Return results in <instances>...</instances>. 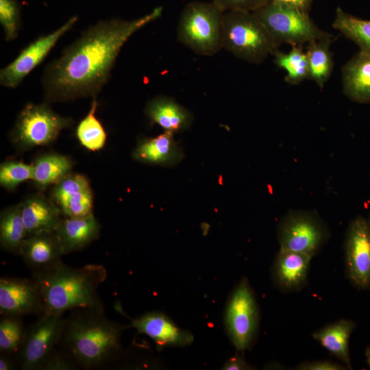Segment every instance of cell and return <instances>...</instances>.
<instances>
[{"label":"cell","instance_id":"cell-19","mask_svg":"<svg viewBox=\"0 0 370 370\" xmlns=\"http://www.w3.org/2000/svg\"><path fill=\"white\" fill-rule=\"evenodd\" d=\"M173 134L164 131L156 137L140 140L134 150V158L143 163L164 166L177 164L184 153Z\"/></svg>","mask_w":370,"mask_h":370},{"label":"cell","instance_id":"cell-35","mask_svg":"<svg viewBox=\"0 0 370 370\" xmlns=\"http://www.w3.org/2000/svg\"><path fill=\"white\" fill-rule=\"evenodd\" d=\"M345 369V366L330 360L307 361L296 367V369L299 370H343Z\"/></svg>","mask_w":370,"mask_h":370},{"label":"cell","instance_id":"cell-32","mask_svg":"<svg viewBox=\"0 0 370 370\" xmlns=\"http://www.w3.org/2000/svg\"><path fill=\"white\" fill-rule=\"evenodd\" d=\"M20 15V8L16 0H0V23L6 41H12L17 37Z\"/></svg>","mask_w":370,"mask_h":370},{"label":"cell","instance_id":"cell-38","mask_svg":"<svg viewBox=\"0 0 370 370\" xmlns=\"http://www.w3.org/2000/svg\"><path fill=\"white\" fill-rule=\"evenodd\" d=\"M18 369L16 356L0 353V370Z\"/></svg>","mask_w":370,"mask_h":370},{"label":"cell","instance_id":"cell-37","mask_svg":"<svg viewBox=\"0 0 370 370\" xmlns=\"http://www.w3.org/2000/svg\"><path fill=\"white\" fill-rule=\"evenodd\" d=\"M276 3L291 6L308 13L313 0H272Z\"/></svg>","mask_w":370,"mask_h":370},{"label":"cell","instance_id":"cell-20","mask_svg":"<svg viewBox=\"0 0 370 370\" xmlns=\"http://www.w3.org/2000/svg\"><path fill=\"white\" fill-rule=\"evenodd\" d=\"M145 112L151 122L173 134L188 129L193 121V114L186 108L164 95L149 101Z\"/></svg>","mask_w":370,"mask_h":370},{"label":"cell","instance_id":"cell-25","mask_svg":"<svg viewBox=\"0 0 370 370\" xmlns=\"http://www.w3.org/2000/svg\"><path fill=\"white\" fill-rule=\"evenodd\" d=\"M32 180L40 188L57 184L69 175L71 160L59 154H47L38 157L32 164Z\"/></svg>","mask_w":370,"mask_h":370},{"label":"cell","instance_id":"cell-22","mask_svg":"<svg viewBox=\"0 0 370 370\" xmlns=\"http://www.w3.org/2000/svg\"><path fill=\"white\" fill-rule=\"evenodd\" d=\"M20 205L27 236L53 232L62 219L58 207L42 196L29 197Z\"/></svg>","mask_w":370,"mask_h":370},{"label":"cell","instance_id":"cell-31","mask_svg":"<svg viewBox=\"0 0 370 370\" xmlns=\"http://www.w3.org/2000/svg\"><path fill=\"white\" fill-rule=\"evenodd\" d=\"M33 166L21 162L9 161L0 166V184L7 189H13L20 183L32 180Z\"/></svg>","mask_w":370,"mask_h":370},{"label":"cell","instance_id":"cell-34","mask_svg":"<svg viewBox=\"0 0 370 370\" xmlns=\"http://www.w3.org/2000/svg\"><path fill=\"white\" fill-rule=\"evenodd\" d=\"M75 365L58 347L50 356L42 370H76Z\"/></svg>","mask_w":370,"mask_h":370},{"label":"cell","instance_id":"cell-5","mask_svg":"<svg viewBox=\"0 0 370 370\" xmlns=\"http://www.w3.org/2000/svg\"><path fill=\"white\" fill-rule=\"evenodd\" d=\"M223 14L213 1L188 3L179 18V42L201 56L218 53L223 48Z\"/></svg>","mask_w":370,"mask_h":370},{"label":"cell","instance_id":"cell-21","mask_svg":"<svg viewBox=\"0 0 370 370\" xmlns=\"http://www.w3.org/2000/svg\"><path fill=\"white\" fill-rule=\"evenodd\" d=\"M343 90L351 100L370 103V53L359 51L342 69Z\"/></svg>","mask_w":370,"mask_h":370},{"label":"cell","instance_id":"cell-1","mask_svg":"<svg viewBox=\"0 0 370 370\" xmlns=\"http://www.w3.org/2000/svg\"><path fill=\"white\" fill-rule=\"evenodd\" d=\"M162 7L136 19L101 20L88 27L45 68L41 84L46 102L97 97L107 84L127 40L161 16Z\"/></svg>","mask_w":370,"mask_h":370},{"label":"cell","instance_id":"cell-11","mask_svg":"<svg viewBox=\"0 0 370 370\" xmlns=\"http://www.w3.org/2000/svg\"><path fill=\"white\" fill-rule=\"evenodd\" d=\"M73 16L53 32L40 36L25 47L18 56L0 71V84L8 88H15L48 56L58 40L77 21Z\"/></svg>","mask_w":370,"mask_h":370},{"label":"cell","instance_id":"cell-29","mask_svg":"<svg viewBox=\"0 0 370 370\" xmlns=\"http://www.w3.org/2000/svg\"><path fill=\"white\" fill-rule=\"evenodd\" d=\"M97 100L93 97L88 114L80 121L76 134L80 143L91 151L101 149L106 140V133L100 121L95 116Z\"/></svg>","mask_w":370,"mask_h":370},{"label":"cell","instance_id":"cell-7","mask_svg":"<svg viewBox=\"0 0 370 370\" xmlns=\"http://www.w3.org/2000/svg\"><path fill=\"white\" fill-rule=\"evenodd\" d=\"M259 310L255 294L243 278L231 292L226 302L223 323L232 344L239 352L253 345L259 327Z\"/></svg>","mask_w":370,"mask_h":370},{"label":"cell","instance_id":"cell-23","mask_svg":"<svg viewBox=\"0 0 370 370\" xmlns=\"http://www.w3.org/2000/svg\"><path fill=\"white\" fill-rule=\"evenodd\" d=\"M354 328V323L352 321L341 319L317 330L312 336L350 368L349 339Z\"/></svg>","mask_w":370,"mask_h":370},{"label":"cell","instance_id":"cell-28","mask_svg":"<svg viewBox=\"0 0 370 370\" xmlns=\"http://www.w3.org/2000/svg\"><path fill=\"white\" fill-rule=\"evenodd\" d=\"M274 62L280 69L286 71V82L296 85L309 77L308 60L302 45L292 46L290 51L285 53L277 50L273 54Z\"/></svg>","mask_w":370,"mask_h":370},{"label":"cell","instance_id":"cell-30","mask_svg":"<svg viewBox=\"0 0 370 370\" xmlns=\"http://www.w3.org/2000/svg\"><path fill=\"white\" fill-rule=\"evenodd\" d=\"M21 317L1 316L0 321V353L16 356L25 335Z\"/></svg>","mask_w":370,"mask_h":370},{"label":"cell","instance_id":"cell-18","mask_svg":"<svg viewBox=\"0 0 370 370\" xmlns=\"http://www.w3.org/2000/svg\"><path fill=\"white\" fill-rule=\"evenodd\" d=\"M100 225L92 214L62 219L55 230L64 255L80 251L99 236Z\"/></svg>","mask_w":370,"mask_h":370},{"label":"cell","instance_id":"cell-36","mask_svg":"<svg viewBox=\"0 0 370 370\" xmlns=\"http://www.w3.org/2000/svg\"><path fill=\"white\" fill-rule=\"evenodd\" d=\"M252 369V367L238 353L229 358L222 367L223 370H250Z\"/></svg>","mask_w":370,"mask_h":370},{"label":"cell","instance_id":"cell-9","mask_svg":"<svg viewBox=\"0 0 370 370\" xmlns=\"http://www.w3.org/2000/svg\"><path fill=\"white\" fill-rule=\"evenodd\" d=\"M328 230L316 212L294 210L281 221L278 229L280 249L313 257L328 238Z\"/></svg>","mask_w":370,"mask_h":370},{"label":"cell","instance_id":"cell-12","mask_svg":"<svg viewBox=\"0 0 370 370\" xmlns=\"http://www.w3.org/2000/svg\"><path fill=\"white\" fill-rule=\"evenodd\" d=\"M44 304L37 282L31 278L1 277L0 278L1 316L22 317L40 316Z\"/></svg>","mask_w":370,"mask_h":370},{"label":"cell","instance_id":"cell-39","mask_svg":"<svg viewBox=\"0 0 370 370\" xmlns=\"http://www.w3.org/2000/svg\"><path fill=\"white\" fill-rule=\"evenodd\" d=\"M366 359L367 362L370 366V346L367 349L366 351Z\"/></svg>","mask_w":370,"mask_h":370},{"label":"cell","instance_id":"cell-17","mask_svg":"<svg viewBox=\"0 0 370 370\" xmlns=\"http://www.w3.org/2000/svg\"><path fill=\"white\" fill-rule=\"evenodd\" d=\"M312 258L304 253L280 249L272 269L275 284L284 291L300 289L306 283Z\"/></svg>","mask_w":370,"mask_h":370},{"label":"cell","instance_id":"cell-26","mask_svg":"<svg viewBox=\"0 0 370 370\" xmlns=\"http://www.w3.org/2000/svg\"><path fill=\"white\" fill-rule=\"evenodd\" d=\"M331 39L319 40L309 42L306 51L308 60L309 77L323 88L330 78L333 69L332 53L330 50Z\"/></svg>","mask_w":370,"mask_h":370},{"label":"cell","instance_id":"cell-8","mask_svg":"<svg viewBox=\"0 0 370 370\" xmlns=\"http://www.w3.org/2000/svg\"><path fill=\"white\" fill-rule=\"evenodd\" d=\"M73 120L55 112L47 103H27L18 114L12 132L13 141L23 149L47 145Z\"/></svg>","mask_w":370,"mask_h":370},{"label":"cell","instance_id":"cell-13","mask_svg":"<svg viewBox=\"0 0 370 370\" xmlns=\"http://www.w3.org/2000/svg\"><path fill=\"white\" fill-rule=\"evenodd\" d=\"M346 265L352 281L360 287L370 284V223L362 217L349 225L345 238Z\"/></svg>","mask_w":370,"mask_h":370},{"label":"cell","instance_id":"cell-4","mask_svg":"<svg viewBox=\"0 0 370 370\" xmlns=\"http://www.w3.org/2000/svg\"><path fill=\"white\" fill-rule=\"evenodd\" d=\"M280 44L251 12L228 11L223 18V48L251 64H260Z\"/></svg>","mask_w":370,"mask_h":370},{"label":"cell","instance_id":"cell-6","mask_svg":"<svg viewBox=\"0 0 370 370\" xmlns=\"http://www.w3.org/2000/svg\"><path fill=\"white\" fill-rule=\"evenodd\" d=\"M253 12L280 45L298 46L332 37L320 29L308 12L272 0Z\"/></svg>","mask_w":370,"mask_h":370},{"label":"cell","instance_id":"cell-14","mask_svg":"<svg viewBox=\"0 0 370 370\" xmlns=\"http://www.w3.org/2000/svg\"><path fill=\"white\" fill-rule=\"evenodd\" d=\"M130 327L139 334L149 337L158 349L164 347H184L194 341L193 334L180 328L166 314L152 311L143 314L132 320Z\"/></svg>","mask_w":370,"mask_h":370},{"label":"cell","instance_id":"cell-16","mask_svg":"<svg viewBox=\"0 0 370 370\" xmlns=\"http://www.w3.org/2000/svg\"><path fill=\"white\" fill-rule=\"evenodd\" d=\"M19 255L32 273L48 271L63 263L64 254L55 231L27 236Z\"/></svg>","mask_w":370,"mask_h":370},{"label":"cell","instance_id":"cell-40","mask_svg":"<svg viewBox=\"0 0 370 370\" xmlns=\"http://www.w3.org/2000/svg\"><path fill=\"white\" fill-rule=\"evenodd\" d=\"M369 223H370V219L369 220Z\"/></svg>","mask_w":370,"mask_h":370},{"label":"cell","instance_id":"cell-24","mask_svg":"<svg viewBox=\"0 0 370 370\" xmlns=\"http://www.w3.org/2000/svg\"><path fill=\"white\" fill-rule=\"evenodd\" d=\"M27 236L21 205L5 209L0 216V243L1 248L19 255L21 247Z\"/></svg>","mask_w":370,"mask_h":370},{"label":"cell","instance_id":"cell-10","mask_svg":"<svg viewBox=\"0 0 370 370\" xmlns=\"http://www.w3.org/2000/svg\"><path fill=\"white\" fill-rule=\"evenodd\" d=\"M26 328L22 345L16 355L18 369L42 370L57 348L64 321L63 314H42Z\"/></svg>","mask_w":370,"mask_h":370},{"label":"cell","instance_id":"cell-33","mask_svg":"<svg viewBox=\"0 0 370 370\" xmlns=\"http://www.w3.org/2000/svg\"><path fill=\"white\" fill-rule=\"evenodd\" d=\"M269 0H212L224 12L228 11L254 12Z\"/></svg>","mask_w":370,"mask_h":370},{"label":"cell","instance_id":"cell-2","mask_svg":"<svg viewBox=\"0 0 370 370\" xmlns=\"http://www.w3.org/2000/svg\"><path fill=\"white\" fill-rule=\"evenodd\" d=\"M128 327L109 319L103 310L76 308L64 318L57 347L78 369L107 368L121 358V336Z\"/></svg>","mask_w":370,"mask_h":370},{"label":"cell","instance_id":"cell-3","mask_svg":"<svg viewBox=\"0 0 370 370\" xmlns=\"http://www.w3.org/2000/svg\"><path fill=\"white\" fill-rule=\"evenodd\" d=\"M44 304L43 314H63L67 310L90 308L104 310L98 294L107 271L99 264L75 268L62 263L48 271L32 273Z\"/></svg>","mask_w":370,"mask_h":370},{"label":"cell","instance_id":"cell-27","mask_svg":"<svg viewBox=\"0 0 370 370\" xmlns=\"http://www.w3.org/2000/svg\"><path fill=\"white\" fill-rule=\"evenodd\" d=\"M332 26L355 42L360 51L370 53V21L352 16L338 8Z\"/></svg>","mask_w":370,"mask_h":370},{"label":"cell","instance_id":"cell-15","mask_svg":"<svg viewBox=\"0 0 370 370\" xmlns=\"http://www.w3.org/2000/svg\"><path fill=\"white\" fill-rule=\"evenodd\" d=\"M53 197L66 217L92 214V195L88 180L79 174H69L56 184Z\"/></svg>","mask_w":370,"mask_h":370}]
</instances>
